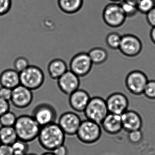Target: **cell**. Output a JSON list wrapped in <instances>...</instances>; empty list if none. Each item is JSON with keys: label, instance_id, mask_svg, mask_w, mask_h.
<instances>
[{"label": "cell", "instance_id": "cell-32", "mask_svg": "<svg viewBox=\"0 0 155 155\" xmlns=\"http://www.w3.org/2000/svg\"><path fill=\"white\" fill-rule=\"evenodd\" d=\"M12 92V89L2 86L0 87V97L5 100L10 101Z\"/></svg>", "mask_w": 155, "mask_h": 155}, {"label": "cell", "instance_id": "cell-16", "mask_svg": "<svg viewBox=\"0 0 155 155\" xmlns=\"http://www.w3.org/2000/svg\"><path fill=\"white\" fill-rule=\"evenodd\" d=\"M91 98L87 91L79 88L69 96V104L74 111L83 112Z\"/></svg>", "mask_w": 155, "mask_h": 155}, {"label": "cell", "instance_id": "cell-33", "mask_svg": "<svg viewBox=\"0 0 155 155\" xmlns=\"http://www.w3.org/2000/svg\"><path fill=\"white\" fill-rule=\"evenodd\" d=\"M10 109V101L0 97V117Z\"/></svg>", "mask_w": 155, "mask_h": 155}, {"label": "cell", "instance_id": "cell-7", "mask_svg": "<svg viewBox=\"0 0 155 155\" xmlns=\"http://www.w3.org/2000/svg\"><path fill=\"white\" fill-rule=\"evenodd\" d=\"M93 63L87 52L76 53L71 59L69 63V69L79 78H83L89 74Z\"/></svg>", "mask_w": 155, "mask_h": 155}, {"label": "cell", "instance_id": "cell-28", "mask_svg": "<svg viewBox=\"0 0 155 155\" xmlns=\"http://www.w3.org/2000/svg\"><path fill=\"white\" fill-rule=\"evenodd\" d=\"M138 12L147 14L155 7V0H140L137 4Z\"/></svg>", "mask_w": 155, "mask_h": 155}, {"label": "cell", "instance_id": "cell-22", "mask_svg": "<svg viewBox=\"0 0 155 155\" xmlns=\"http://www.w3.org/2000/svg\"><path fill=\"white\" fill-rule=\"evenodd\" d=\"M93 64L100 65L106 61L108 53L106 50L101 48H94L87 52Z\"/></svg>", "mask_w": 155, "mask_h": 155}, {"label": "cell", "instance_id": "cell-15", "mask_svg": "<svg viewBox=\"0 0 155 155\" xmlns=\"http://www.w3.org/2000/svg\"><path fill=\"white\" fill-rule=\"evenodd\" d=\"M121 116L123 130L127 132L142 129L143 121L140 114L134 110H127Z\"/></svg>", "mask_w": 155, "mask_h": 155}, {"label": "cell", "instance_id": "cell-13", "mask_svg": "<svg viewBox=\"0 0 155 155\" xmlns=\"http://www.w3.org/2000/svg\"><path fill=\"white\" fill-rule=\"evenodd\" d=\"M106 101L109 113L121 115L128 110V98L121 92H115L110 94Z\"/></svg>", "mask_w": 155, "mask_h": 155}, {"label": "cell", "instance_id": "cell-18", "mask_svg": "<svg viewBox=\"0 0 155 155\" xmlns=\"http://www.w3.org/2000/svg\"><path fill=\"white\" fill-rule=\"evenodd\" d=\"M69 70L68 65L63 59L55 58L50 61L47 67L48 74L54 80L58 79Z\"/></svg>", "mask_w": 155, "mask_h": 155}, {"label": "cell", "instance_id": "cell-34", "mask_svg": "<svg viewBox=\"0 0 155 155\" xmlns=\"http://www.w3.org/2000/svg\"><path fill=\"white\" fill-rule=\"evenodd\" d=\"M146 19L151 27H155V7L146 14Z\"/></svg>", "mask_w": 155, "mask_h": 155}, {"label": "cell", "instance_id": "cell-41", "mask_svg": "<svg viewBox=\"0 0 155 155\" xmlns=\"http://www.w3.org/2000/svg\"><path fill=\"white\" fill-rule=\"evenodd\" d=\"M26 155H38L37 154H35V153H27Z\"/></svg>", "mask_w": 155, "mask_h": 155}, {"label": "cell", "instance_id": "cell-24", "mask_svg": "<svg viewBox=\"0 0 155 155\" xmlns=\"http://www.w3.org/2000/svg\"><path fill=\"white\" fill-rule=\"evenodd\" d=\"M119 4L127 18L134 17L138 12L136 4L124 0L120 1Z\"/></svg>", "mask_w": 155, "mask_h": 155}, {"label": "cell", "instance_id": "cell-3", "mask_svg": "<svg viewBox=\"0 0 155 155\" xmlns=\"http://www.w3.org/2000/svg\"><path fill=\"white\" fill-rule=\"evenodd\" d=\"M102 130L100 124L86 119L81 121L76 136L83 144L91 145L100 140Z\"/></svg>", "mask_w": 155, "mask_h": 155}, {"label": "cell", "instance_id": "cell-37", "mask_svg": "<svg viewBox=\"0 0 155 155\" xmlns=\"http://www.w3.org/2000/svg\"><path fill=\"white\" fill-rule=\"evenodd\" d=\"M150 39L154 44H155V27H152L150 33Z\"/></svg>", "mask_w": 155, "mask_h": 155}, {"label": "cell", "instance_id": "cell-39", "mask_svg": "<svg viewBox=\"0 0 155 155\" xmlns=\"http://www.w3.org/2000/svg\"><path fill=\"white\" fill-rule=\"evenodd\" d=\"M41 155H55L52 151H48V152L43 153Z\"/></svg>", "mask_w": 155, "mask_h": 155}, {"label": "cell", "instance_id": "cell-26", "mask_svg": "<svg viewBox=\"0 0 155 155\" xmlns=\"http://www.w3.org/2000/svg\"><path fill=\"white\" fill-rule=\"evenodd\" d=\"M28 143L19 139L15 141L11 146L13 155H26L28 151Z\"/></svg>", "mask_w": 155, "mask_h": 155}, {"label": "cell", "instance_id": "cell-27", "mask_svg": "<svg viewBox=\"0 0 155 155\" xmlns=\"http://www.w3.org/2000/svg\"><path fill=\"white\" fill-rule=\"evenodd\" d=\"M30 65L29 60L27 57L19 56L16 58L13 61V69L20 73L27 69Z\"/></svg>", "mask_w": 155, "mask_h": 155}, {"label": "cell", "instance_id": "cell-31", "mask_svg": "<svg viewBox=\"0 0 155 155\" xmlns=\"http://www.w3.org/2000/svg\"><path fill=\"white\" fill-rule=\"evenodd\" d=\"M12 0H0V17L9 12L12 7Z\"/></svg>", "mask_w": 155, "mask_h": 155}, {"label": "cell", "instance_id": "cell-42", "mask_svg": "<svg viewBox=\"0 0 155 155\" xmlns=\"http://www.w3.org/2000/svg\"><path fill=\"white\" fill-rule=\"evenodd\" d=\"M2 142H1V140H0V146H1V145H2Z\"/></svg>", "mask_w": 155, "mask_h": 155}, {"label": "cell", "instance_id": "cell-2", "mask_svg": "<svg viewBox=\"0 0 155 155\" xmlns=\"http://www.w3.org/2000/svg\"><path fill=\"white\" fill-rule=\"evenodd\" d=\"M14 127L18 139L29 143L38 138L41 127L31 115H22L17 118Z\"/></svg>", "mask_w": 155, "mask_h": 155}, {"label": "cell", "instance_id": "cell-4", "mask_svg": "<svg viewBox=\"0 0 155 155\" xmlns=\"http://www.w3.org/2000/svg\"><path fill=\"white\" fill-rule=\"evenodd\" d=\"M20 84L35 91L40 88L44 84L45 76L44 72L38 66L30 65L27 69L20 73Z\"/></svg>", "mask_w": 155, "mask_h": 155}, {"label": "cell", "instance_id": "cell-21", "mask_svg": "<svg viewBox=\"0 0 155 155\" xmlns=\"http://www.w3.org/2000/svg\"><path fill=\"white\" fill-rule=\"evenodd\" d=\"M18 138L14 127H0V140L2 144L12 146Z\"/></svg>", "mask_w": 155, "mask_h": 155}, {"label": "cell", "instance_id": "cell-17", "mask_svg": "<svg viewBox=\"0 0 155 155\" xmlns=\"http://www.w3.org/2000/svg\"><path fill=\"white\" fill-rule=\"evenodd\" d=\"M100 125L104 132L111 136L117 135L123 130L121 116L117 114L109 113Z\"/></svg>", "mask_w": 155, "mask_h": 155}, {"label": "cell", "instance_id": "cell-9", "mask_svg": "<svg viewBox=\"0 0 155 155\" xmlns=\"http://www.w3.org/2000/svg\"><path fill=\"white\" fill-rule=\"evenodd\" d=\"M148 81L147 75L140 71H133L126 77L125 84L127 89L132 95H143L144 89Z\"/></svg>", "mask_w": 155, "mask_h": 155}, {"label": "cell", "instance_id": "cell-20", "mask_svg": "<svg viewBox=\"0 0 155 155\" xmlns=\"http://www.w3.org/2000/svg\"><path fill=\"white\" fill-rule=\"evenodd\" d=\"M84 0H58L59 9L67 15L76 14L82 8Z\"/></svg>", "mask_w": 155, "mask_h": 155}, {"label": "cell", "instance_id": "cell-14", "mask_svg": "<svg viewBox=\"0 0 155 155\" xmlns=\"http://www.w3.org/2000/svg\"><path fill=\"white\" fill-rule=\"evenodd\" d=\"M57 81L59 89L68 96L78 89L81 85L80 78L69 69Z\"/></svg>", "mask_w": 155, "mask_h": 155}, {"label": "cell", "instance_id": "cell-30", "mask_svg": "<svg viewBox=\"0 0 155 155\" xmlns=\"http://www.w3.org/2000/svg\"><path fill=\"white\" fill-rule=\"evenodd\" d=\"M143 95L148 99L155 100V80H148Z\"/></svg>", "mask_w": 155, "mask_h": 155}, {"label": "cell", "instance_id": "cell-8", "mask_svg": "<svg viewBox=\"0 0 155 155\" xmlns=\"http://www.w3.org/2000/svg\"><path fill=\"white\" fill-rule=\"evenodd\" d=\"M31 116L41 127L56 122L57 112L54 107L47 103L39 104L32 110Z\"/></svg>", "mask_w": 155, "mask_h": 155}, {"label": "cell", "instance_id": "cell-36", "mask_svg": "<svg viewBox=\"0 0 155 155\" xmlns=\"http://www.w3.org/2000/svg\"><path fill=\"white\" fill-rule=\"evenodd\" d=\"M55 155H68V150L64 144L56 148L52 151Z\"/></svg>", "mask_w": 155, "mask_h": 155}, {"label": "cell", "instance_id": "cell-1", "mask_svg": "<svg viewBox=\"0 0 155 155\" xmlns=\"http://www.w3.org/2000/svg\"><path fill=\"white\" fill-rule=\"evenodd\" d=\"M66 136L58 123L54 122L41 127L38 139L44 149L52 151L65 144Z\"/></svg>", "mask_w": 155, "mask_h": 155}, {"label": "cell", "instance_id": "cell-19", "mask_svg": "<svg viewBox=\"0 0 155 155\" xmlns=\"http://www.w3.org/2000/svg\"><path fill=\"white\" fill-rule=\"evenodd\" d=\"M20 85V73L14 69L9 68L0 73V86L13 89Z\"/></svg>", "mask_w": 155, "mask_h": 155}, {"label": "cell", "instance_id": "cell-5", "mask_svg": "<svg viewBox=\"0 0 155 155\" xmlns=\"http://www.w3.org/2000/svg\"><path fill=\"white\" fill-rule=\"evenodd\" d=\"M83 112L86 119L99 124L109 113L106 100L100 97H91Z\"/></svg>", "mask_w": 155, "mask_h": 155}, {"label": "cell", "instance_id": "cell-38", "mask_svg": "<svg viewBox=\"0 0 155 155\" xmlns=\"http://www.w3.org/2000/svg\"><path fill=\"white\" fill-rule=\"evenodd\" d=\"M128 2H131V3H133V4H136L137 5V3H138L140 0H124Z\"/></svg>", "mask_w": 155, "mask_h": 155}, {"label": "cell", "instance_id": "cell-12", "mask_svg": "<svg viewBox=\"0 0 155 155\" xmlns=\"http://www.w3.org/2000/svg\"><path fill=\"white\" fill-rule=\"evenodd\" d=\"M81 118L77 113L67 111L61 114L58 124L66 135H76L81 122Z\"/></svg>", "mask_w": 155, "mask_h": 155}, {"label": "cell", "instance_id": "cell-6", "mask_svg": "<svg viewBox=\"0 0 155 155\" xmlns=\"http://www.w3.org/2000/svg\"><path fill=\"white\" fill-rule=\"evenodd\" d=\"M102 18L106 25L110 28H117L122 26L127 17L119 3L113 2L107 5L102 12Z\"/></svg>", "mask_w": 155, "mask_h": 155}, {"label": "cell", "instance_id": "cell-23", "mask_svg": "<svg viewBox=\"0 0 155 155\" xmlns=\"http://www.w3.org/2000/svg\"><path fill=\"white\" fill-rule=\"evenodd\" d=\"M121 36L117 32H111L107 35L106 38V43L107 46L112 50L119 49Z\"/></svg>", "mask_w": 155, "mask_h": 155}, {"label": "cell", "instance_id": "cell-11", "mask_svg": "<svg viewBox=\"0 0 155 155\" xmlns=\"http://www.w3.org/2000/svg\"><path fill=\"white\" fill-rule=\"evenodd\" d=\"M33 100V91L21 84L12 89L10 102L17 108L23 109L28 107Z\"/></svg>", "mask_w": 155, "mask_h": 155}, {"label": "cell", "instance_id": "cell-25", "mask_svg": "<svg viewBox=\"0 0 155 155\" xmlns=\"http://www.w3.org/2000/svg\"><path fill=\"white\" fill-rule=\"evenodd\" d=\"M18 117L14 112L9 110L0 117L1 127H14Z\"/></svg>", "mask_w": 155, "mask_h": 155}, {"label": "cell", "instance_id": "cell-40", "mask_svg": "<svg viewBox=\"0 0 155 155\" xmlns=\"http://www.w3.org/2000/svg\"><path fill=\"white\" fill-rule=\"evenodd\" d=\"M111 2H120L122 1V0H110Z\"/></svg>", "mask_w": 155, "mask_h": 155}, {"label": "cell", "instance_id": "cell-10", "mask_svg": "<svg viewBox=\"0 0 155 155\" xmlns=\"http://www.w3.org/2000/svg\"><path fill=\"white\" fill-rule=\"evenodd\" d=\"M142 44L140 40L132 34H126L121 36L119 50L125 56L135 57L141 51Z\"/></svg>", "mask_w": 155, "mask_h": 155}, {"label": "cell", "instance_id": "cell-35", "mask_svg": "<svg viewBox=\"0 0 155 155\" xmlns=\"http://www.w3.org/2000/svg\"><path fill=\"white\" fill-rule=\"evenodd\" d=\"M0 155H13L11 146L2 144L0 146Z\"/></svg>", "mask_w": 155, "mask_h": 155}, {"label": "cell", "instance_id": "cell-29", "mask_svg": "<svg viewBox=\"0 0 155 155\" xmlns=\"http://www.w3.org/2000/svg\"><path fill=\"white\" fill-rule=\"evenodd\" d=\"M128 140L130 144L137 145L140 144L144 138V134L141 130L128 132Z\"/></svg>", "mask_w": 155, "mask_h": 155}]
</instances>
